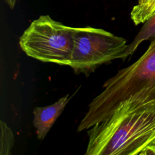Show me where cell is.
<instances>
[{"instance_id": "obj_1", "label": "cell", "mask_w": 155, "mask_h": 155, "mask_svg": "<svg viewBox=\"0 0 155 155\" xmlns=\"http://www.w3.org/2000/svg\"><path fill=\"white\" fill-rule=\"evenodd\" d=\"M87 133L86 155H139L155 145V88L122 102Z\"/></svg>"}, {"instance_id": "obj_2", "label": "cell", "mask_w": 155, "mask_h": 155, "mask_svg": "<svg viewBox=\"0 0 155 155\" xmlns=\"http://www.w3.org/2000/svg\"><path fill=\"white\" fill-rule=\"evenodd\" d=\"M80 122L78 131L87 130L107 118L122 102L142 90L155 88V38L136 62L107 80Z\"/></svg>"}, {"instance_id": "obj_3", "label": "cell", "mask_w": 155, "mask_h": 155, "mask_svg": "<svg viewBox=\"0 0 155 155\" xmlns=\"http://www.w3.org/2000/svg\"><path fill=\"white\" fill-rule=\"evenodd\" d=\"M75 28L49 15H41L23 32L19 44L28 56L43 62L70 65Z\"/></svg>"}, {"instance_id": "obj_4", "label": "cell", "mask_w": 155, "mask_h": 155, "mask_svg": "<svg viewBox=\"0 0 155 155\" xmlns=\"http://www.w3.org/2000/svg\"><path fill=\"white\" fill-rule=\"evenodd\" d=\"M127 40L102 28L76 27L70 67L76 74L88 76L101 65L122 59Z\"/></svg>"}, {"instance_id": "obj_5", "label": "cell", "mask_w": 155, "mask_h": 155, "mask_svg": "<svg viewBox=\"0 0 155 155\" xmlns=\"http://www.w3.org/2000/svg\"><path fill=\"white\" fill-rule=\"evenodd\" d=\"M71 97L69 94L60 98L53 104L37 107L33 110V125L36 129L37 138L43 140L61 114Z\"/></svg>"}, {"instance_id": "obj_6", "label": "cell", "mask_w": 155, "mask_h": 155, "mask_svg": "<svg viewBox=\"0 0 155 155\" xmlns=\"http://www.w3.org/2000/svg\"><path fill=\"white\" fill-rule=\"evenodd\" d=\"M155 38V13L151 15L144 23L140 30L134 40L128 45L124 52L122 59L125 60L129 56L133 54L138 46L144 41L152 40Z\"/></svg>"}, {"instance_id": "obj_7", "label": "cell", "mask_w": 155, "mask_h": 155, "mask_svg": "<svg viewBox=\"0 0 155 155\" xmlns=\"http://www.w3.org/2000/svg\"><path fill=\"white\" fill-rule=\"evenodd\" d=\"M155 13V0H147L142 4L134 5L131 12V19L137 25L144 23L151 15Z\"/></svg>"}, {"instance_id": "obj_8", "label": "cell", "mask_w": 155, "mask_h": 155, "mask_svg": "<svg viewBox=\"0 0 155 155\" xmlns=\"http://www.w3.org/2000/svg\"><path fill=\"white\" fill-rule=\"evenodd\" d=\"M0 155H9L15 143L14 134L11 128L3 120L0 121Z\"/></svg>"}, {"instance_id": "obj_9", "label": "cell", "mask_w": 155, "mask_h": 155, "mask_svg": "<svg viewBox=\"0 0 155 155\" xmlns=\"http://www.w3.org/2000/svg\"><path fill=\"white\" fill-rule=\"evenodd\" d=\"M139 155H155V145L146 147Z\"/></svg>"}, {"instance_id": "obj_10", "label": "cell", "mask_w": 155, "mask_h": 155, "mask_svg": "<svg viewBox=\"0 0 155 155\" xmlns=\"http://www.w3.org/2000/svg\"><path fill=\"white\" fill-rule=\"evenodd\" d=\"M4 1L11 9H13L15 7L17 0H4Z\"/></svg>"}]
</instances>
